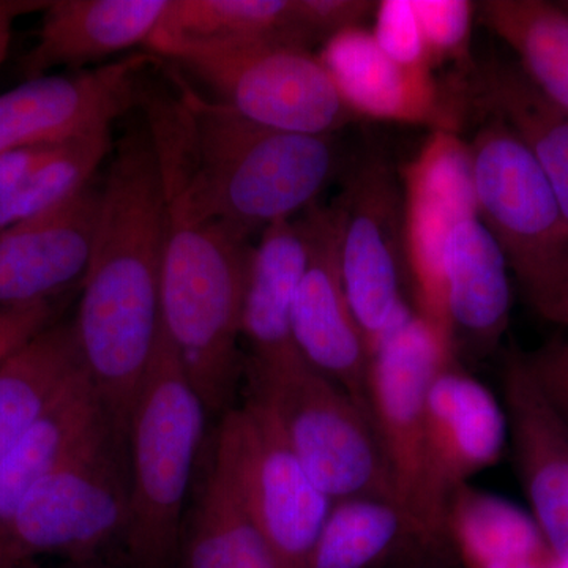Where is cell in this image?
Wrapping results in <instances>:
<instances>
[{
    "label": "cell",
    "mask_w": 568,
    "mask_h": 568,
    "mask_svg": "<svg viewBox=\"0 0 568 568\" xmlns=\"http://www.w3.org/2000/svg\"><path fill=\"white\" fill-rule=\"evenodd\" d=\"M171 0H54L22 58L24 81L55 69L80 70L151 41Z\"/></svg>",
    "instance_id": "19"
},
{
    "label": "cell",
    "mask_w": 568,
    "mask_h": 568,
    "mask_svg": "<svg viewBox=\"0 0 568 568\" xmlns=\"http://www.w3.org/2000/svg\"><path fill=\"white\" fill-rule=\"evenodd\" d=\"M376 2L368 0H294V22L306 48L316 41L364 28L362 22L375 13Z\"/></svg>",
    "instance_id": "33"
},
{
    "label": "cell",
    "mask_w": 568,
    "mask_h": 568,
    "mask_svg": "<svg viewBox=\"0 0 568 568\" xmlns=\"http://www.w3.org/2000/svg\"><path fill=\"white\" fill-rule=\"evenodd\" d=\"M257 40L286 41L306 48L295 28L294 0H171L159 31L148 44Z\"/></svg>",
    "instance_id": "28"
},
{
    "label": "cell",
    "mask_w": 568,
    "mask_h": 568,
    "mask_svg": "<svg viewBox=\"0 0 568 568\" xmlns=\"http://www.w3.org/2000/svg\"><path fill=\"white\" fill-rule=\"evenodd\" d=\"M426 413V489L436 536L446 529L452 496L499 462L508 425L496 396L455 364L433 379Z\"/></svg>",
    "instance_id": "15"
},
{
    "label": "cell",
    "mask_w": 568,
    "mask_h": 568,
    "mask_svg": "<svg viewBox=\"0 0 568 568\" xmlns=\"http://www.w3.org/2000/svg\"><path fill=\"white\" fill-rule=\"evenodd\" d=\"M82 568H106V567H82Z\"/></svg>",
    "instance_id": "40"
},
{
    "label": "cell",
    "mask_w": 568,
    "mask_h": 568,
    "mask_svg": "<svg viewBox=\"0 0 568 568\" xmlns=\"http://www.w3.org/2000/svg\"><path fill=\"white\" fill-rule=\"evenodd\" d=\"M182 568H283L241 496L213 463L183 526Z\"/></svg>",
    "instance_id": "26"
},
{
    "label": "cell",
    "mask_w": 568,
    "mask_h": 568,
    "mask_svg": "<svg viewBox=\"0 0 568 568\" xmlns=\"http://www.w3.org/2000/svg\"><path fill=\"white\" fill-rule=\"evenodd\" d=\"M171 71L145 85L141 108L155 142L168 211L226 224L248 239L315 204L336 171L334 136L268 129Z\"/></svg>",
    "instance_id": "1"
},
{
    "label": "cell",
    "mask_w": 568,
    "mask_h": 568,
    "mask_svg": "<svg viewBox=\"0 0 568 568\" xmlns=\"http://www.w3.org/2000/svg\"><path fill=\"white\" fill-rule=\"evenodd\" d=\"M148 55H132L73 74H47L0 95V155L111 129L144 95Z\"/></svg>",
    "instance_id": "14"
},
{
    "label": "cell",
    "mask_w": 568,
    "mask_h": 568,
    "mask_svg": "<svg viewBox=\"0 0 568 568\" xmlns=\"http://www.w3.org/2000/svg\"><path fill=\"white\" fill-rule=\"evenodd\" d=\"M469 148L478 220L526 290L568 253L566 213L536 159L500 119L489 115Z\"/></svg>",
    "instance_id": "10"
},
{
    "label": "cell",
    "mask_w": 568,
    "mask_h": 568,
    "mask_svg": "<svg viewBox=\"0 0 568 568\" xmlns=\"http://www.w3.org/2000/svg\"><path fill=\"white\" fill-rule=\"evenodd\" d=\"M250 402L263 407L317 487L332 500L395 504L375 428L354 398L301 353L246 361Z\"/></svg>",
    "instance_id": "5"
},
{
    "label": "cell",
    "mask_w": 568,
    "mask_h": 568,
    "mask_svg": "<svg viewBox=\"0 0 568 568\" xmlns=\"http://www.w3.org/2000/svg\"><path fill=\"white\" fill-rule=\"evenodd\" d=\"M205 409L160 323L151 365L130 410L129 519L123 538L136 568H171Z\"/></svg>",
    "instance_id": "4"
},
{
    "label": "cell",
    "mask_w": 568,
    "mask_h": 568,
    "mask_svg": "<svg viewBox=\"0 0 568 568\" xmlns=\"http://www.w3.org/2000/svg\"><path fill=\"white\" fill-rule=\"evenodd\" d=\"M84 368L73 323H51L0 364V462Z\"/></svg>",
    "instance_id": "23"
},
{
    "label": "cell",
    "mask_w": 568,
    "mask_h": 568,
    "mask_svg": "<svg viewBox=\"0 0 568 568\" xmlns=\"http://www.w3.org/2000/svg\"><path fill=\"white\" fill-rule=\"evenodd\" d=\"M18 568H26V566H22V567H18Z\"/></svg>",
    "instance_id": "41"
},
{
    "label": "cell",
    "mask_w": 568,
    "mask_h": 568,
    "mask_svg": "<svg viewBox=\"0 0 568 568\" xmlns=\"http://www.w3.org/2000/svg\"><path fill=\"white\" fill-rule=\"evenodd\" d=\"M403 528L405 519L388 500H335L317 537L310 568H366L390 547Z\"/></svg>",
    "instance_id": "30"
},
{
    "label": "cell",
    "mask_w": 568,
    "mask_h": 568,
    "mask_svg": "<svg viewBox=\"0 0 568 568\" xmlns=\"http://www.w3.org/2000/svg\"><path fill=\"white\" fill-rule=\"evenodd\" d=\"M301 223L308 264L291 316L294 345L313 368L334 381L368 414L366 386L372 353L343 283L338 207L312 204Z\"/></svg>",
    "instance_id": "13"
},
{
    "label": "cell",
    "mask_w": 568,
    "mask_h": 568,
    "mask_svg": "<svg viewBox=\"0 0 568 568\" xmlns=\"http://www.w3.org/2000/svg\"><path fill=\"white\" fill-rule=\"evenodd\" d=\"M308 264L301 220L265 227L253 246L242 305V338L250 357L276 358L298 353L294 345L293 305Z\"/></svg>",
    "instance_id": "20"
},
{
    "label": "cell",
    "mask_w": 568,
    "mask_h": 568,
    "mask_svg": "<svg viewBox=\"0 0 568 568\" xmlns=\"http://www.w3.org/2000/svg\"><path fill=\"white\" fill-rule=\"evenodd\" d=\"M433 67L469 63L477 6L469 0H413Z\"/></svg>",
    "instance_id": "31"
},
{
    "label": "cell",
    "mask_w": 568,
    "mask_h": 568,
    "mask_svg": "<svg viewBox=\"0 0 568 568\" xmlns=\"http://www.w3.org/2000/svg\"><path fill=\"white\" fill-rule=\"evenodd\" d=\"M102 189L88 185L65 203L0 231V310L50 301L84 278Z\"/></svg>",
    "instance_id": "17"
},
{
    "label": "cell",
    "mask_w": 568,
    "mask_h": 568,
    "mask_svg": "<svg viewBox=\"0 0 568 568\" xmlns=\"http://www.w3.org/2000/svg\"><path fill=\"white\" fill-rule=\"evenodd\" d=\"M212 459L241 496L283 568H310L334 500L310 477L263 407L248 399L224 413Z\"/></svg>",
    "instance_id": "9"
},
{
    "label": "cell",
    "mask_w": 568,
    "mask_h": 568,
    "mask_svg": "<svg viewBox=\"0 0 568 568\" xmlns=\"http://www.w3.org/2000/svg\"><path fill=\"white\" fill-rule=\"evenodd\" d=\"M335 204L343 283L373 355L410 310L402 294L407 274L402 182L386 160L372 156L355 168Z\"/></svg>",
    "instance_id": "11"
},
{
    "label": "cell",
    "mask_w": 568,
    "mask_h": 568,
    "mask_svg": "<svg viewBox=\"0 0 568 568\" xmlns=\"http://www.w3.org/2000/svg\"><path fill=\"white\" fill-rule=\"evenodd\" d=\"M51 301L0 310V364L52 323Z\"/></svg>",
    "instance_id": "35"
},
{
    "label": "cell",
    "mask_w": 568,
    "mask_h": 568,
    "mask_svg": "<svg viewBox=\"0 0 568 568\" xmlns=\"http://www.w3.org/2000/svg\"><path fill=\"white\" fill-rule=\"evenodd\" d=\"M551 568H568V555L555 556V560H552Z\"/></svg>",
    "instance_id": "38"
},
{
    "label": "cell",
    "mask_w": 568,
    "mask_h": 568,
    "mask_svg": "<svg viewBox=\"0 0 568 568\" xmlns=\"http://www.w3.org/2000/svg\"><path fill=\"white\" fill-rule=\"evenodd\" d=\"M47 2H13L0 0V67L9 55L13 26L18 17L36 9H43Z\"/></svg>",
    "instance_id": "37"
},
{
    "label": "cell",
    "mask_w": 568,
    "mask_h": 568,
    "mask_svg": "<svg viewBox=\"0 0 568 568\" xmlns=\"http://www.w3.org/2000/svg\"><path fill=\"white\" fill-rule=\"evenodd\" d=\"M253 246L226 224L168 211L160 323L207 414L233 398Z\"/></svg>",
    "instance_id": "3"
},
{
    "label": "cell",
    "mask_w": 568,
    "mask_h": 568,
    "mask_svg": "<svg viewBox=\"0 0 568 568\" xmlns=\"http://www.w3.org/2000/svg\"><path fill=\"white\" fill-rule=\"evenodd\" d=\"M121 437L108 418L24 496L0 528V568L28 566L40 555L88 562L112 538L123 536L129 478L119 455Z\"/></svg>",
    "instance_id": "7"
},
{
    "label": "cell",
    "mask_w": 568,
    "mask_h": 568,
    "mask_svg": "<svg viewBox=\"0 0 568 568\" xmlns=\"http://www.w3.org/2000/svg\"><path fill=\"white\" fill-rule=\"evenodd\" d=\"M474 95L489 115L517 134L541 168L568 220V114L549 102L525 71L491 62L477 77Z\"/></svg>",
    "instance_id": "24"
},
{
    "label": "cell",
    "mask_w": 568,
    "mask_h": 568,
    "mask_svg": "<svg viewBox=\"0 0 568 568\" xmlns=\"http://www.w3.org/2000/svg\"><path fill=\"white\" fill-rule=\"evenodd\" d=\"M152 51L248 121L282 132L334 136L355 115L320 54L286 41H153Z\"/></svg>",
    "instance_id": "6"
},
{
    "label": "cell",
    "mask_w": 568,
    "mask_h": 568,
    "mask_svg": "<svg viewBox=\"0 0 568 568\" xmlns=\"http://www.w3.org/2000/svg\"><path fill=\"white\" fill-rule=\"evenodd\" d=\"M111 159L73 327L85 373L125 436L159 338L168 200L148 123L122 136Z\"/></svg>",
    "instance_id": "2"
},
{
    "label": "cell",
    "mask_w": 568,
    "mask_h": 568,
    "mask_svg": "<svg viewBox=\"0 0 568 568\" xmlns=\"http://www.w3.org/2000/svg\"><path fill=\"white\" fill-rule=\"evenodd\" d=\"M373 39L392 61L407 69L433 70L413 0L376 2Z\"/></svg>",
    "instance_id": "32"
},
{
    "label": "cell",
    "mask_w": 568,
    "mask_h": 568,
    "mask_svg": "<svg viewBox=\"0 0 568 568\" xmlns=\"http://www.w3.org/2000/svg\"><path fill=\"white\" fill-rule=\"evenodd\" d=\"M320 58L355 119L459 133L463 93L443 85L433 70L407 69L392 61L368 29L332 37Z\"/></svg>",
    "instance_id": "16"
},
{
    "label": "cell",
    "mask_w": 568,
    "mask_h": 568,
    "mask_svg": "<svg viewBox=\"0 0 568 568\" xmlns=\"http://www.w3.org/2000/svg\"><path fill=\"white\" fill-rule=\"evenodd\" d=\"M108 418L82 369L0 462V528L13 517L24 496L67 462Z\"/></svg>",
    "instance_id": "21"
},
{
    "label": "cell",
    "mask_w": 568,
    "mask_h": 568,
    "mask_svg": "<svg viewBox=\"0 0 568 568\" xmlns=\"http://www.w3.org/2000/svg\"><path fill=\"white\" fill-rule=\"evenodd\" d=\"M446 529L470 568H551L555 560L532 514L467 485L452 496Z\"/></svg>",
    "instance_id": "25"
},
{
    "label": "cell",
    "mask_w": 568,
    "mask_h": 568,
    "mask_svg": "<svg viewBox=\"0 0 568 568\" xmlns=\"http://www.w3.org/2000/svg\"><path fill=\"white\" fill-rule=\"evenodd\" d=\"M506 254L478 219L459 224L446 250L448 316L458 336L493 346L506 332L511 287Z\"/></svg>",
    "instance_id": "22"
},
{
    "label": "cell",
    "mask_w": 568,
    "mask_h": 568,
    "mask_svg": "<svg viewBox=\"0 0 568 568\" xmlns=\"http://www.w3.org/2000/svg\"><path fill=\"white\" fill-rule=\"evenodd\" d=\"M402 190L414 312L457 349L448 316L446 250L459 224L478 219L469 144L459 133L432 132L403 168Z\"/></svg>",
    "instance_id": "12"
},
{
    "label": "cell",
    "mask_w": 568,
    "mask_h": 568,
    "mask_svg": "<svg viewBox=\"0 0 568 568\" xmlns=\"http://www.w3.org/2000/svg\"><path fill=\"white\" fill-rule=\"evenodd\" d=\"M523 357L537 386L568 422V342L548 343Z\"/></svg>",
    "instance_id": "34"
},
{
    "label": "cell",
    "mask_w": 568,
    "mask_h": 568,
    "mask_svg": "<svg viewBox=\"0 0 568 568\" xmlns=\"http://www.w3.org/2000/svg\"><path fill=\"white\" fill-rule=\"evenodd\" d=\"M525 293L538 315L551 323L568 325V253L526 287Z\"/></svg>",
    "instance_id": "36"
},
{
    "label": "cell",
    "mask_w": 568,
    "mask_h": 568,
    "mask_svg": "<svg viewBox=\"0 0 568 568\" xmlns=\"http://www.w3.org/2000/svg\"><path fill=\"white\" fill-rule=\"evenodd\" d=\"M558 6L568 14V0L567 2H559Z\"/></svg>",
    "instance_id": "39"
},
{
    "label": "cell",
    "mask_w": 568,
    "mask_h": 568,
    "mask_svg": "<svg viewBox=\"0 0 568 568\" xmlns=\"http://www.w3.org/2000/svg\"><path fill=\"white\" fill-rule=\"evenodd\" d=\"M481 21L514 50L529 81L568 114V14L544 0H485Z\"/></svg>",
    "instance_id": "27"
},
{
    "label": "cell",
    "mask_w": 568,
    "mask_h": 568,
    "mask_svg": "<svg viewBox=\"0 0 568 568\" xmlns=\"http://www.w3.org/2000/svg\"><path fill=\"white\" fill-rule=\"evenodd\" d=\"M112 151L111 129L59 142L50 159L24 182L0 194V231L65 203L91 185L93 174Z\"/></svg>",
    "instance_id": "29"
},
{
    "label": "cell",
    "mask_w": 568,
    "mask_h": 568,
    "mask_svg": "<svg viewBox=\"0 0 568 568\" xmlns=\"http://www.w3.org/2000/svg\"><path fill=\"white\" fill-rule=\"evenodd\" d=\"M452 364L455 347L409 310L376 346L366 386L395 506L406 529L425 537L435 536L426 489V405L433 379Z\"/></svg>",
    "instance_id": "8"
},
{
    "label": "cell",
    "mask_w": 568,
    "mask_h": 568,
    "mask_svg": "<svg viewBox=\"0 0 568 568\" xmlns=\"http://www.w3.org/2000/svg\"><path fill=\"white\" fill-rule=\"evenodd\" d=\"M504 410L532 517L555 556L568 555V422L548 402L525 364L508 355Z\"/></svg>",
    "instance_id": "18"
}]
</instances>
